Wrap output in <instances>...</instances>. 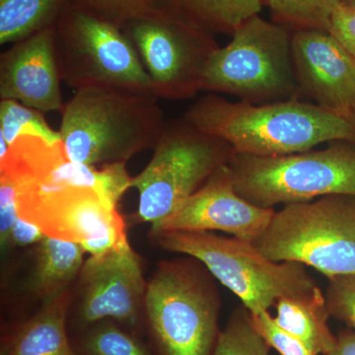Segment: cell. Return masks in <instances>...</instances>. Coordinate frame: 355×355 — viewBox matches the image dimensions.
<instances>
[{
	"label": "cell",
	"mask_w": 355,
	"mask_h": 355,
	"mask_svg": "<svg viewBox=\"0 0 355 355\" xmlns=\"http://www.w3.org/2000/svg\"><path fill=\"white\" fill-rule=\"evenodd\" d=\"M183 119L227 142L234 153L247 155L304 153L326 142L355 144V116L300 99L258 105L207 94L184 112Z\"/></svg>",
	"instance_id": "1"
},
{
	"label": "cell",
	"mask_w": 355,
	"mask_h": 355,
	"mask_svg": "<svg viewBox=\"0 0 355 355\" xmlns=\"http://www.w3.org/2000/svg\"><path fill=\"white\" fill-rule=\"evenodd\" d=\"M166 123L153 94L90 87L74 91L65 102L58 132L71 160L102 167L153 149Z\"/></svg>",
	"instance_id": "2"
},
{
	"label": "cell",
	"mask_w": 355,
	"mask_h": 355,
	"mask_svg": "<svg viewBox=\"0 0 355 355\" xmlns=\"http://www.w3.org/2000/svg\"><path fill=\"white\" fill-rule=\"evenodd\" d=\"M154 244L187 254L241 300L252 315L268 312L279 299L300 296L316 288L305 266L268 260L253 242L207 231L150 232Z\"/></svg>",
	"instance_id": "3"
},
{
	"label": "cell",
	"mask_w": 355,
	"mask_h": 355,
	"mask_svg": "<svg viewBox=\"0 0 355 355\" xmlns=\"http://www.w3.org/2000/svg\"><path fill=\"white\" fill-rule=\"evenodd\" d=\"M196 259L163 261L147 282L146 324L160 355H214L220 301Z\"/></svg>",
	"instance_id": "4"
},
{
	"label": "cell",
	"mask_w": 355,
	"mask_h": 355,
	"mask_svg": "<svg viewBox=\"0 0 355 355\" xmlns=\"http://www.w3.org/2000/svg\"><path fill=\"white\" fill-rule=\"evenodd\" d=\"M236 191L261 209L355 196V144L334 141L321 150L279 156L233 153L228 162Z\"/></svg>",
	"instance_id": "5"
},
{
	"label": "cell",
	"mask_w": 355,
	"mask_h": 355,
	"mask_svg": "<svg viewBox=\"0 0 355 355\" xmlns=\"http://www.w3.org/2000/svg\"><path fill=\"white\" fill-rule=\"evenodd\" d=\"M254 245L268 260L310 266L328 279L355 273V196L286 205Z\"/></svg>",
	"instance_id": "6"
},
{
	"label": "cell",
	"mask_w": 355,
	"mask_h": 355,
	"mask_svg": "<svg viewBox=\"0 0 355 355\" xmlns=\"http://www.w3.org/2000/svg\"><path fill=\"white\" fill-rule=\"evenodd\" d=\"M231 37L210 57L202 91L227 93L258 105L300 99L291 30L256 15Z\"/></svg>",
	"instance_id": "7"
},
{
	"label": "cell",
	"mask_w": 355,
	"mask_h": 355,
	"mask_svg": "<svg viewBox=\"0 0 355 355\" xmlns=\"http://www.w3.org/2000/svg\"><path fill=\"white\" fill-rule=\"evenodd\" d=\"M233 153L227 142L184 119L167 121L148 164L132 177L130 188L139 193V202L127 222L153 226L164 220L227 164Z\"/></svg>",
	"instance_id": "8"
},
{
	"label": "cell",
	"mask_w": 355,
	"mask_h": 355,
	"mask_svg": "<svg viewBox=\"0 0 355 355\" xmlns=\"http://www.w3.org/2000/svg\"><path fill=\"white\" fill-rule=\"evenodd\" d=\"M62 83L74 91L123 89L153 94L150 79L120 26L70 4L55 26Z\"/></svg>",
	"instance_id": "9"
},
{
	"label": "cell",
	"mask_w": 355,
	"mask_h": 355,
	"mask_svg": "<svg viewBox=\"0 0 355 355\" xmlns=\"http://www.w3.org/2000/svg\"><path fill=\"white\" fill-rule=\"evenodd\" d=\"M13 186L20 218L49 237L77 243L90 256L130 244L127 220L118 205L93 189L69 184H41L0 172Z\"/></svg>",
	"instance_id": "10"
},
{
	"label": "cell",
	"mask_w": 355,
	"mask_h": 355,
	"mask_svg": "<svg viewBox=\"0 0 355 355\" xmlns=\"http://www.w3.org/2000/svg\"><path fill=\"white\" fill-rule=\"evenodd\" d=\"M121 29L139 53L155 97L190 99L202 91L207 62L220 46L214 35L162 4Z\"/></svg>",
	"instance_id": "11"
},
{
	"label": "cell",
	"mask_w": 355,
	"mask_h": 355,
	"mask_svg": "<svg viewBox=\"0 0 355 355\" xmlns=\"http://www.w3.org/2000/svg\"><path fill=\"white\" fill-rule=\"evenodd\" d=\"M77 331L112 320L139 335L146 322L147 282L139 254L130 244L84 261L77 279Z\"/></svg>",
	"instance_id": "12"
},
{
	"label": "cell",
	"mask_w": 355,
	"mask_h": 355,
	"mask_svg": "<svg viewBox=\"0 0 355 355\" xmlns=\"http://www.w3.org/2000/svg\"><path fill=\"white\" fill-rule=\"evenodd\" d=\"M275 212L252 205L237 193L227 163L171 216L151 226L150 232L221 231L254 243L268 227Z\"/></svg>",
	"instance_id": "13"
},
{
	"label": "cell",
	"mask_w": 355,
	"mask_h": 355,
	"mask_svg": "<svg viewBox=\"0 0 355 355\" xmlns=\"http://www.w3.org/2000/svg\"><path fill=\"white\" fill-rule=\"evenodd\" d=\"M292 62L301 97L355 116V60L327 30L292 32Z\"/></svg>",
	"instance_id": "14"
},
{
	"label": "cell",
	"mask_w": 355,
	"mask_h": 355,
	"mask_svg": "<svg viewBox=\"0 0 355 355\" xmlns=\"http://www.w3.org/2000/svg\"><path fill=\"white\" fill-rule=\"evenodd\" d=\"M62 83L55 27L11 44L0 55V100H14L43 113H62Z\"/></svg>",
	"instance_id": "15"
},
{
	"label": "cell",
	"mask_w": 355,
	"mask_h": 355,
	"mask_svg": "<svg viewBox=\"0 0 355 355\" xmlns=\"http://www.w3.org/2000/svg\"><path fill=\"white\" fill-rule=\"evenodd\" d=\"M70 291L43 303L18 327L2 355H77L67 331Z\"/></svg>",
	"instance_id": "16"
},
{
	"label": "cell",
	"mask_w": 355,
	"mask_h": 355,
	"mask_svg": "<svg viewBox=\"0 0 355 355\" xmlns=\"http://www.w3.org/2000/svg\"><path fill=\"white\" fill-rule=\"evenodd\" d=\"M275 309V323L304 343L313 354L326 355L335 347L336 336L329 328L330 314L319 287L303 295L279 299Z\"/></svg>",
	"instance_id": "17"
},
{
	"label": "cell",
	"mask_w": 355,
	"mask_h": 355,
	"mask_svg": "<svg viewBox=\"0 0 355 355\" xmlns=\"http://www.w3.org/2000/svg\"><path fill=\"white\" fill-rule=\"evenodd\" d=\"M37 245L29 288L44 303L69 291L80 275L86 252L77 243L49 236Z\"/></svg>",
	"instance_id": "18"
},
{
	"label": "cell",
	"mask_w": 355,
	"mask_h": 355,
	"mask_svg": "<svg viewBox=\"0 0 355 355\" xmlns=\"http://www.w3.org/2000/svg\"><path fill=\"white\" fill-rule=\"evenodd\" d=\"M162 6L211 35L232 36L260 14L266 0H162Z\"/></svg>",
	"instance_id": "19"
},
{
	"label": "cell",
	"mask_w": 355,
	"mask_h": 355,
	"mask_svg": "<svg viewBox=\"0 0 355 355\" xmlns=\"http://www.w3.org/2000/svg\"><path fill=\"white\" fill-rule=\"evenodd\" d=\"M71 0H0V44H12L55 27Z\"/></svg>",
	"instance_id": "20"
},
{
	"label": "cell",
	"mask_w": 355,
	"mask_h": 355,
	"mask_svg": "<svg viewBox=\"0 0 355 355\" xmlns=\"http://www.w3.org/2000/svg\"><path fill=\"white\" fill-rule=\"evenodd\" d=\"M72 343L77 355H153L139 335L112 320L77 331Z\"/></svg>",
	"instance_id": "21"
},
{
	"label": "cell",
	"mask_w": 355,
	"mask_h": 355,
	"mask_svg": "<svg viewBox=\"0 0 355 355\" xmlns=\"http://www.w3.org/2000/svg\"><path fill=\"white\" fill-rule=\"evenodd\" d=\"M338 0H266L272 22L291 32L304 29L329 31Z\"/></svg>",
	"instance_id": "22"
},
{
	"label": "cell",
	"mask_w": 355,
	"mask_h": 355,
	"mask_svg": "<svg viewBox=\"0 0 355 355\" xmlns=\"http://www.w3.org/2000/svg\"><path fill=\"white\" fill-rule=\"evenodd\" d=\"M44 114L14 100H0V139L8 146L24 135L41 137L51 144L62 141L60 132L50 127Z\"/></svg>",
	"instance_id": "23"
},
{
	"label": "cell",
	"mask_w": 355,
	"mask_h": 355,
	"mask_svg": "<svg viewBox=\"0 0 355 355\" xmlns=\"http://www.w3.org/2000/svg\"><path fill=\"white\" fill-rule=\"evenodd\" d=\"M270 345L257 331L251 313L236 308L219 333L214 355H270Z\"/></svg>",
	"instance_id": "24"
},
{
	"label": "cell",
	"mask_w": 355,
	"mask_h": 355,
	"mask_svg": "<svg viewBox=\"0 0 355 355\" xmlns=\"http://www.w3.org/2000/svg\"><path fill=\"white\" fill-rule=\"evenodd\" d=\"M73 6L123 26L128 21L153 12L162 4V0H71Z\"/></svg>",
	"instance_id": "25"
},
{
	"label": "cell",
	"mask_w": 355,
	"mask_h": 355,
	"mask_svg": "<svg viewBox=\"0 0 355 355\" xmlns=\"http://www.w3.org/2000/svg\"><path fill=\"white\" fill-rule=\"evenodd\" d=\"M324 297L330 317L343 322L355 331V273L329 279Z\"/></svg>",
	"instance_id": "26"
},
{
	"label": "cell",
	"mask_w": 355,
	"mask_h": 355,
	"mask_svg": "<svg viewBox=\"0 0 355 355\" xmlns=\"http://www.w3.org/2000/svg\"><path fill=\"white\" fill-rule=\"evenodd\" d=\"M251 316L254 328L280 355H314L304 343L280 328L270 312Z\"/></svg>",
	"instance_id": "27"
},
{
	"label": "cell",
	"mask_w": 355,
	"mask_h": 355,
	"mask_svg": "<svg viewBox=\"0 0 355 355\" xmlns=\"http://www.w3.org/2000/svg\"><path fill=\"white\" fill-rule=\"evenodd\" d=\"M18 218L19 216L13 186L6 178L0 176V243L2 253H6L9 248L11 231Z\"/></svg>",
	"instance_id": "28"
},
{
	"label": "cell",
	"mask_w": 355,
	"mask_h": 355,
	"mask_svg": "<svg viewBox=\"0 0 355 355\" xmlns=\"http://www.w3.org/2000/svg\"><path fill=\"white\" fill-rule=\"evenodd\" d=\"M329 32L355 60V8L338 3L331 15Z\"/></svg>",
	"instance_id": "29"
},
{
	"label": "cell",
	"mask_w": 355,
	"mask_h": 355,
	"mask_svg": "<svg viewBox=\"0 0 355 355\" xmlns=\"http://www.w3.org/2000/svg\"><path fill=\"white\" fill-rule=\"evenodd\" d=\"M44 236L46 235L36 225L19 217L11 231L9 248L38 244Z\"/></svg>",
	"instance_id": "30"
},
{
	"label": "cell",
	"mask_w": 355,
	"mask_h": 355,
	"mask_svg": "<svg viewBox=\"0 0 355 355\" xmlns=\"http://www.w3.org/2000/svg\"><path fill=\"white\" fill-rule=\"evenodd\" d=\"M326 355H355V331L349 328L340 331L335 347Z\"/></svg>",
	"instance_id": "31"
},
{
	"label": "cell",
	"mask_w": 355,
	"mask_h": 355,
	"mask_svg": "<svg viewBox=\"0 0 355 355\" xmlns=\"http://www.w3.org/2000/svg\"><path fill=\"white\" fill-rule=\"evenodd\" d=\"M338 3L343 4V6L352 7L355 8V0H338Z\"/></svg>",
	"instance_id": "32"
}]
</instances>
